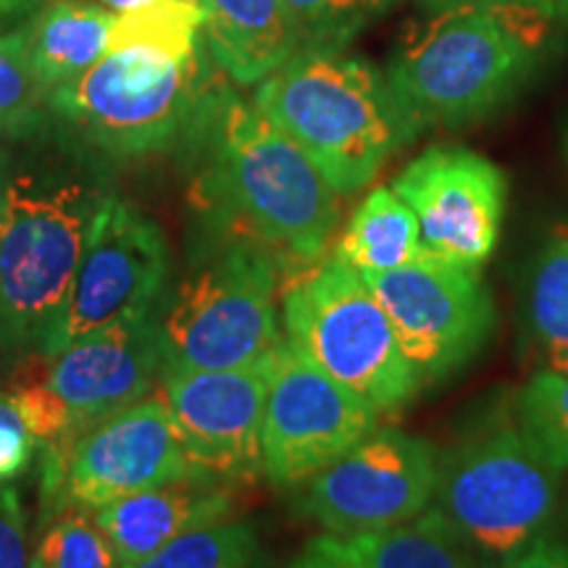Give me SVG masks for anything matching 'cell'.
I'll use <instances>...</instances> for the list:
<instances>
[{"label":"cell","instance_id":"8fae6325","mask_svg":"<svg viewBox=\"0 0 568 568\" xmlns=\"http://www.w3.org/2000/svg\"><path fill=\"white\" fill-rule=\"evenodd\" d=\"M172 253L166 234L140 205L109 193L92 219L74 284L45 355L140 311L169 293Z\"/></svg>","mask_w":568,"mask_h":568},{"label":"cell","instance_id":"8d00e7d4","mask_svg":"<svg viewBox=\"0 0 568 568\" xmlns=\"http://www.w3.org/2000/svg\"><path fill=\"white\" fill-rule=\"evenodd\" d=\"M560 151H564V161L568 166V124L564 126V132H560Z\"/></svg>","mask_w":568,"mask_h":568},{"label":"cell","instance_id":"3957f363","mask_svg":"<svg viewBox=\"0 0 568 568\" xmlns=\"http://www.w3.org/2000/svg\"><path fill=\"white\" fill-rule=\"evenodd\" d=\"M548 9L521 3L450 6L397 42L387 82L416 138L503 111L529 82Z\"/></svg>","mask_w":568,"mask_h":568},{"label":"cell","instance_id":"d4e9b609","mask_svg":"<svg viewBox=\"0 0 568 568\" xmlns=\"http://www.w3.org/2000/svg\"><path fill=\"white\" fill-rule=\"evenodd\" d=\"M258 556L261 542L253 524L226 518L187 531L153 556L124 568H255Z\"/></svg>","mask_w":568,"mask_h":568},{"label":"cell","instance_id":"6da1fadb","mask_svg":"<svg viewBox=\"0 0 568 568\" xmlns=\"http://www.w3.org/2000/svg\"><path fill=\"white\" fill-rule=\"evenodd\" d=\"M182 155L193 166L197 253L253 247L280 261L284 282L332 253L337 193L303 148L226 82Z\"/></svg>","mask_w":568,"mask_h":568},{"label":"cell","instance_id":"4fadbf2b","mask_svg":"<svg viewBox=\"0 0 568 568\" xmlns=\"http://www.w3.org/2000/svg\"><path fill=\"white\" fill-rule=\"evenodd\" d=\"M439 453L429 439L376 426L305 485L301 510L329 535H366L422 516L435 500Z\"/></svg>","mask_w":568,"mask_h":568},{"label":"cell","instance_id":"5b68a950","mask_svg":"<svg viewBox=\"0 0 568 568\" xmlns=\"http://www.w3.org/2000/svg\"><path fill=\"white\" fill-rule=\"evenodd\" d=\"M211 61L203 48L184 61L145 45L109 51L51 90L48 109L63 132L103 161L182 153L224 84Z\"/></svg>","mask_w":568,"mask_h":568},{"label":"cell","instance_id":"f546056e","mask_svg":"<svg viewBox=\"0 0 568 568\" xmlns=\"http://www.w3.org/2000/svg\"><path fill=\"white\" fill-rule=\"evenodd\" d=\"M40 445L21 422L9 389H0V487L13 485L30 471Z\"/></svg>","mask_w":568,"mask_h":568},{"label":"cell","instance_id":"d6a6232c","mask_svg":"<svg viewBox=\"0 0 568 568\" xmlns=\"http://www.w3.org/2000/svg\"><path fill=\"white\" fill-rule=\"evenodd\" d=\"M429 6L437 9H450V6H497V3H521V6H539V9H548L556 0H426Z\"/></svg>","mask_w":568,"mask_h":568},{"label":"cell","instance_id":"836d02e7","mask_svg":"<svg viewBox=\"0 0 568 568\" xmlns=\"http://www.w3.org/2000/svg\"><path fill=\"white\" fill-rule=\"evenodd\" d=\"M42 0H0V19H30Z\"/></svg>","mask_w":568,"mask_h":568},{"label":"cell","instance_id":"74e56055","mask_svg":"<svg viewBox=\"0 0 568 568\" xmlns=\"http://www.w3.org/2000/svg\"><path fill=\"white\" fill-rule=\"evenodd\" d=\"M477 568H497L495 564H489V560H479V566Z\"/></svg>","mask_w":568,"mask_h":568},{"label":"cell","instance_id":"4316f807","mask_svg":"<svg viewBox=\"0 0 568 568\" xmlns=\"http://www.w3.org/2000/svg\"><path fill=\"white\" fill-rule=\"evenodd\" d=\"M30 568H122L92 510L59 508L42 516V535L30 552Z\"/></svg>","mask_w":568,"mask_h":568},{"label":"cell","instance_id":"44dd1931","mask_svg":"<svg viewBox=\"0 0 568 568\" xmlns=\"http://www.w3.org/2000/svg\"><path fill=\"white\" fill-rule=\"evenodd\" d=\"M113 11L82 0H55L24 24L32 67L48 90L67 84L109 53Z\"/></svg>","mask_w":568,"mask_h":568},{"label":"cell","instance_id":"9c48e42d","mask_svg":"<svg viewBox=\"0 0 568 568\" xmlns=\"http://www.w3.org/2000/svg\"><path fill=\"white\" fill-rule=\"evenodd\" d=\"M40 453L42 516L59 508L95 514L142 489L195 479L161 387Z\"/></svg>","mask_w":568,"mask_h":568},{"label":"cell","instance_id":"e0dca14e","mask_svg":"<svg viewBox=\"0 0 568 568\" xmlns=\"http://www.w3.org/2000/svg\"><path fill=\"white\" fill-rule=\"evenodd\" d=\"M234 508L237 503L230 487L187 479L126 495L92 516L124 568L153 556L187 531L226 521L234 516Z\"/></svg>","mask_w":568,"mask_h":568},{"label":"cell","instance_id":"2e32d148","mask_svg":"<svg viewBox=\"0 0 568 568\" xmlns=\"http://www.w3.org/2000/svg\"><path fill=\"white\" fill-rule=\"evenodd\" d=\"M159 308L140 311L45 355V382L77 426L130 408L161 385L166 355Z\"/></svg>","mask_w":568,"mask_h":568},{"label":"cell","instance_id":"52a82bcc","mask_svg":"<svg viewBox=\"0 0 568 568\" xmlns=\"http://www.w3.org/2000/svg\"><path fill=\"white\" fill-rule=\"evenodd\" d=\"M284 339L376 414H400L424 382L364 276L326 255L282 284Z\"/></svg>","mask_w":568,"mask_h":568},{"label":"cell","instance_id":"7c38bea8","mask_svg":"<svg viewBox=\"0 0 568 568\" xmlns=\"http://www.w3.org/2000/svg\"><path fill=\"white\" fill-rule=\"evenodd\" d=\"M379 426L364 397L322 372L284 339L268 358L264 410V477L305 487Z\"/></svg>","mask_w":568,"mask_h":568},{"label":"cell","instance_id":"ba28073f","mask_svg":"<svg viewBox=\"0 0 568 568\" xmlns=\"http://www.w3.org/2000/svg\"><path fill=\"white\" fill-rule=\"evenodd\" d=\"M284 266L253 247L197 253L159 311L166 368L258 366L284 343Z\"/></svg>","mask_w":568,"mask_h":568},{"label":"cell","instance_id":"30bf717a","mask_svg":"<svg viewBox=\"0 0 568 568\" xmlns=\"http://www.w3.org/2000/svg\"><path fill=\"white\" fill-rule=\"evenodd\" d=\"M424 385L445 382L479 358L497 329L493 290L479 268L426 253L393 272L361 274Z\"/></svg>","mask_w":568,"mask_h":568},{"label":"cell","instance_id":"603a6c76","mask_svg":"<svg viewBox=\"0 0 568 568\" xmlns=\"http://www.w3.org/2000/svg\"><path fill=\"white\" fill-rule=\"evenodd\" d=\"M51 90L32 67L24 27L0 19V140H19L53 122L48 109Z\"/></svg>","mask_w":568,"mask_h":568},{"label":"cell","instance_id":"e575fe53","mask_svg":"<svg viewBox=\"0 0 568 568\" xmlns=\"http://www.w3.org/2000/svg\"><path fill=\"white\" fill-rule=\"evenodd\" d=\"M101 3H103L109 11H113V13H124V11L142 9V6L159 3V0H101Z\"/></svg>","mask_w":568,"mask_h":568},{"label":"cell","instance_id":"484cf974","mask_svg":"<svg viewBox=\"0 0 568 568\" xmlns=\"http://www.w3.org/2000/svg\"><path fill=\"white\" fill-rule=\"evenodd\" d=\"M514 416L537 453L568 471V372H535L514 395Z\"/></svg>","mask_w":568,"mask_h":568},{"label":"cell","instance_id":"ac0fdd59","mask_svg":"<svg viewBox=\"0 0 568 568\" xmlns=\"http://www.w3.org/2000/svg\"><path fill=\"white\" fill-rule=\"evenodd\" d=\"M479 560L456 537L437 510L426 508L406 524L366 531H322L303 545L287 568H477Z\"/></svg>","mask_w":568,"mask_h":568},{"label":"cell","instance_id":"8992f818","mask_svg":"<svg viewBox=\"0 0 568 568\" xmlns=\"http://www.w3.org/2000/svg\"><path fill=\"white\" fill-rule=\"evenodd\" d=\"M560 477L521 432L510 400L439 456L429 508L474 558L497 566L556 527Z\"/></svg>","mask_w":568,"mask_h":568},{"label":"cell","instance_id":"d590c367","mask_svg":"<svg viewBox=\"0 0 568 568\" xmlns=\"http://www.w3.org/2000/svg\"><path fill=\"white\" fill-rule=\"evenodd\" d=\"M6 163H9V140H0V184H3Z\"/></svg>","mask_w":568,"mask_h":568},{"label":"cell","instance_id":"83f0119b","mask_svg":"<svg viewBox=\"0 0 568 568\" xmlns=\"http://www.w3.org/2000/svg\"><path fill=\"white\" fill-rule=\"evenodd\" d=\"M397 0H284L301 48H347Z\"/></svg>","mask_w":568,"mask_h":568},{"label":"cell","instance_id":"cb8c5ba5","mask_svg":"<svg viewBox=\"0 0 568 568\" xmlns=\"http://www.w3.org/2000/svg\"><path fill=\"white\" fill-rule=\"evenodd\" d=\"M201 38L203 9L197 0H159L142 9L113 13L109 51L145 45L184 61L201 51Z\"/></svg>","mask_w":568,"mask_h":568},{"label":"cell","instance_id":"9a60e30c","mask_svg":"<svg viewBox=\"0 0 568 568\" xmlns=\"http://www.w3.org/2000/svg\"><path fill=\"white\" fill-rule=\"evenodd\" d=\"M389 187L414 211L424 251L479 268L493 258L508 205V176L497 163L460 145H435Z\"/></svg>","mask_w":568,"mask_h":568},{"label":"cell","instance_id":"5bb4252c","mask_svg":"<svg viewBox=\"0 0 568 568\" xmlns=\"http://www.w3.org/2000/svg\"><path fill=\"white\" fill-rule=\"evenodd\" d=\"M161 389L197 481L232 489L264 477L268 361L245 368H166Z\"/></svg>","mask_w":568,"mask_h":568},{"label":"cell","instance_id":"7a4b0ae2","mask_svg":"<svg viewBox=\"0 0 568 568\" xmlns=\"http://www.w3.org/2000/svg\"><path fill=\"white\" fill-rule=\"evenodd\" d=\"M111 193L103 159L51 122L9 140L0 184V353L45 355Z\"/></svg>","mask_w":568,"mask_h":568},{"label":"cell","instance_id":"1f68e13d","mask_svg":"<svg viewBox=\"0 0 568 568\" xmlns=\"http://www.w3.org/2000/svg\"><path fill=\"white\" fill-rule=\"evenodd\" d=\"M497 568H568V539L550 531L500 560Z\"/></svg>","mask_w":568,"mask_h":568},{"label":"cell","instance_id":"d6986e66","mask_svg":"<svg viewBox=\"0 0 568 568\" xmlns=\"http://www.w3.org/2000/svg\"><path fill=\"white\" fill-rule=\"evenodd\" d=\"M205 51L234 84H261L301 51L284 0H197Z\"/></svg>","mask_w":568,"mask_h":568},{"label":"cell","instance_id":"f1b7e54d","mask_svg":"<svg viewBox=\"0 0 568 568\" xmlns=\"http://www.w3.org/2000/svg\"><path fill=\"white\" fill-rule=\"evenodd\" d=\"M11 400L17 406L21 422L27 424V429L32 432V437L38 439L40 450L42 447L59 443L61 437H67L69 432L80 429L74 424V416L67 403L61 400L59 395L48 387L45 372H42V379L38 372L24 374L17 372V382L11 385Z\"/></svg>","mask_w":568,"mask_h":568},{"label":"cell","instance_id":"4dcf8cb0","mask_svg":"<svg viewBox=\"0 0 568 568\" xmlns=\"http://www.w3.org/2000/svg\"><path fill=\"white\" fill-rule=\"evenodd\" d=\"M30 527L17 487H0V568H30Z\"/></svg>","mask_w":568,"mask_h":568},{"label":"cell","instance_id":"7402d4cb","mask_svg":"<svg viewBox=\"0 0 568 568\" xmlns=\"http://www.w3.org/2000/svg\"><path fill=\"white\" fill-rule=\"evenodd\" d=\"M332 255L358 274L393 272L424 255L414 211L393 187H374L351 213Z\"/></svg>","mask_w":568,"mask_h":568},{"label":"cell","instance_id":"ffe728a7","mask_svg":"<svg viewBox=\"0 0 568 568\" xmlns=\"http://www.w3.org/2000/svg\"><path fill=\"white\" fill-rule=\"evenodd\" d=\"M521 343L537 372H568V224L550 226L521 272Z\"/></svg>","mask_w":568,"mask_h":568},{"label":"cell","instance_id":"277c9868","mask_svg":"<svg viewBox=\"0 0 568 568\" xmlns=\"http://www.w3.org/2000/svg\"><path fill=\"white\" fill-rule=\"evenodd\" d=\"M253 103L303 148L337 195L368 187L416 140L385 71L345 48H301L258 84Z\"/></svg>","mask_w":568,"mask_h":568}]
</instances>
